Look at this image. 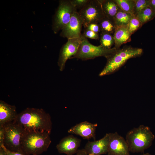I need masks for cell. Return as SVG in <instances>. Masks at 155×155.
<instances>
[{
    "label": "cell",
    "mask_w": 155,
    "mask_h": 155,
    "mask_svg": "<svg viewBox=\"0 0 155 155\" xmlns=\"http://www.w3.org/2000/svg\"><path fill=\"white\" fill-rule=\"evenodd\" d=\"M85 28L98 34V32H100L99 25L97 23H93L90 24Z\"/></svg>",
    "instance_id": "cell-27"
},
{
    "label": "cell",
    "mask_w": 155,
    "mask_h": 155,
    "mask_svg": "<svg viewBox=\"0 0 155 155\" xmlns=\"http://www.w3.org/2000/svg\"><path fill=\"white\" fill-rule=\"evenodd\" d=\"M83 35L86 38H88L92 39H98L99 37L98 34L91 30L85 29L83 34Z\"/></svg>",
    "instance_id": "cell-25"
},
{
    "label": "cell",
    "mask_w": 155,
    "mask_h": 155,
    "mask_svg": "<svg viewBox=\"0 0 155 155\" xmlns=\"http://www.w3.org/2000/svg\"><path fill=\"white\" fill-rule=\"evenodd\" d=\"M100 45L106 49L111 48L114 44V40L112 34L101 32L100 37Z\"/></svg>",
    "instance_id": "cell-22"
},
{
    "label": "cell",
    "mask_w": 155,
    "mask_h": 155,
    "mask_svg": "<svg viewBox=\"0 0 155 155\" xmlns=\"http://www.w3.org/2000/svg\"><path fill=\"white\" fill-rule=\"evenodd\" d=\"M105 17L113 20L121 9L115 0H99Z\"/></svg>",
    "instance_id": "cell-17"
},
{
    "label": "cell",
    "mask_w": 155,
    "mask_h": 155,
    "mask_svg": "<svg viewBox=\"0 0 155 155\" xmlns=\"http://www.w3.org/2000/svg\"><path fill=\"white\" fill-rule=\"evenodd\" d=\"M3 126L5 130L4 146L11 151L24 154L21 146L23 128L14 121Z\"/></svg>",
    "instance_id": "cell-6"
},
{
    "label": "cell",
    "mask_w": 155,
    "mask_h": 155,
    "mask_svg": "<svg viewBox=\"0 0 155 155\" xmlns=\"http://www.w3.org/2000/svg\"><path fill=\"white\" fill-rule=\"evenodd\" d=\"M142 49L125 46L122 49H117L106 59L105 66L99 74L100 76L108 75L117 71L130 59L141 56Z\"/></svg>",
    "instance_id": "cell-3"
},
{
    "label": "cell",
    "mask_w": 155,
    "mask_h": 155,
    "mask_svg": "<svg viewBox=\"0 0 155 155\" xmlns=\"http://www.w3.org/2000/svg\"><path fill=\"white\" fill-rule=\"evenodd\" d=\"M81 140L73 135H69L61 139L56 146L58 152L67 155H74L80 146Z\"/></svg>",
    "instance_id": "cell-12"
},
{
    "label": "cell",
    "mask_w": 155,
    "mask_h": 155,
    "mask_svg": "<svg viewBox=\"0 0 155 155\" xmlns=\"http://www.w3.org/2000/svg\"><path fill=\"white\" fill-rule=\"evenodd\" d=\"M98 125L87 121L80 122L71 127L68 131L69 133L79 135L84 139H95V132Z\"/></svg>",
    "instance_id": "cell-13"
},
{
    "label": "cell",
    "mask_w": 155,
    "mask_h": 155,
    "mask_svg": "<svg viewBox=\"0 0 155 155\" xmlns=\"http://www.w3.org/2000/svg\"><path fill=\"white\" fill-rule=\"evenodd\" d=\"M18 114L15 105L9 104L0 100V126H3L15 121Z\"/></svg>",
    "instance_id": "cell-15"
},
{
    "label": "cell",
    "mask_w": 155,
    "mask_h": 155,
    "mask_svg": "<svg viewBox=\"0 0 155 155\" xmlns=\"http://www.w3.org/2000/svg\"><path fill=\"white\" fill-rule=\"evenodd\" d=\"M140 155H151L150 154H149V153H146L144 154H143Z\"/></svg>",
    "instance_id": "cell-33"
},
{
    "label": "cell",
    "mask_w": 155,
    "mask_h": 155,
    "mask_svg": "<svg viewBox=\"0 0 155 155\" xmlns=\"http://www.w3.org/2000/svg\"><path fill=\"white\" fill-rule=\"evenodd\" d=\"M78 13L85 28L91 23L98 24L105 17L99 0H90Z\"/></svg>",
    "instance_id": "cell-8"
},
{
    "label": "cell",
    "mask_w": 155,
    "mask_h": 155,
    "mask_svg": "<svg viewBox=\"0 0 155 155\" xmlns=\"http://www.w3.org/2000/svg\"><path fill=\"white\" fill-rule=\"evenodd\" d=\"M154 137L150 128L142 125L128 131L125 140L130 152H140L152 145Z\"/></svg>",
    "instance_id": "cell-4"
},
{
    "label": "cell",
    "mask_w": 155,
    "mask_h": 155,
    "mask_svg": "<svg viewBox=\"0 0 155 155\" xmlns=\"http://www.w3.org/2000/svg\"><path fill=\"white\" fill-rule=\"evenodd\" d=\"M71 1L76 9L79 8L80 9L85 6L90 0H71Z\"/></svg>",
    "instance_id": "cell-26"
},
{
    "label": "cell",
    "mask_w": 155,
    "mask_h": 155,
    "mask_svg": "<svg viewBox=\"0 0 155 155\" xmlns=\"http://www.w3.org/2000/svg\"><path fill=\"white\" fill-rule=\"evenodd\" d=\"M126 140L117 132L110 133L108 155H130Z\"/></svg>",
    "instance_id": "cell-10"
},
{
    "label": "cell",
    "mask_w": 155,
    "mask_h": 155,
    "mask_svg": "<svg viewBox=\"0 0 155 155\" xmlns=\"http://www.w3.org/2000/svg\"><path fill=\"white\" fill-rule=\"evenodd\" d=\"M14 121L26 131H46L50 134L52 129L51 117L42 108H27L18 114Z\"/></svg>",
    "instance_id": "cell-1"
},
{
    "label": "cell",
    "mask_w": 155,
    "mask_h": 155,
    "mask_svg": "<svg viewBox=\"0 0 155 155\" xmlns=\"http://www.w3.org/2000/svg\"><path fill=\"white\" fill-rule=\"evenodd\" d=\"M50 134L46 131L24 130L21 140L23 153L38 155L46 151L51 143Z\"/></svg>",
    "instance_id": "cell-2"
},
{
    "label": "cell",
    "mask_w": 155,
    "mask_h": 155,
    "mask_svg": "<svg viewBox=\"0 0 155 155\" xmlns=\"http://www.w3.org/2000/svg\"><path fill=\"white\" fill-rule=\"evenodd\" d=\"M131 35L127 25L117 26L113 35L114 47L117 49H119L122 44L130 42Z\"/></svg>",
    "instance_id": "cell-16"
},
{
    "label": "cell",
    "mask_w": 155,
    "mask_h": 155,
    "mask_svg": "<svg viewBox=\"0 0 155 155\" xmlns=\"http://www.w3.org/2000/svg\"><path fill=\"white\" fill-rule=\"evenodd\" d=\"M120 9L133 15L135 0H115Z\"/></svg>",
    "instance_id": "cell-21"
},
{
    "label": "cell",
    "mask_w": 155,
    "mask_h": 155,
    "mask_svg": "<svg viewBox=\"0 0 155 155\" xmlns=\"http://www.w3.org/2000/svg\"><path fill=\"white\" fill-rule=\"evenodd\" d=\"M100 32L113 34L116 26L114 20L105 17L99 23Z\"/></svg>",
    "instance_id": "cell-19"
},
{
    "label": "cell",
    "mask_w": 155,
    "mask_h": 155,
    "mask_svg": "<svg viewBox=\"0 0 155 155\" xmlns=\"http://www.w3.org/2000/svg\"><path fill=\"white\" fill-rule=\"evenodd\" d=\"M110 133H106L101 139L94 141H88L84 149L88 155H101L107 154Z\"/></svg>",
    "instance_id": "cell-14"
},
{
    "label": "cell",
    "mask_w": 155,
    "mask_h": 155,
    "mask_svg": "<svg viewBox=\"0 0 155 155\" xmlns=\"http://www.w3.org/2000/svg\"><path fill=\"white\" fill-rule=\"evenodd\" d=\"M5 130L3 126H0V146L4 145Z\"/></svg>",
    "instance_id": "cell-28"
},
{
    "label": "cell",
    "mask_w": 155,
    "mask_h": 155,
    "mask_svg": "<svg viewBox=\"0 0 155 155\" xmlns=\"http://www.w3.org/2000/svg\"><path fill=\"white\" fill-rule=\"evenodd\" d=\"M133 15L135 16L141 10L148 6V0H135Z\"/></svg>",
    "instance_id": "cell-24"
},
{
    "label": "cell",
    "mask_w": 155,
    "mask_h": 155,
    "mask_svg": "<svg viewBox=\"0 0 155 155\" xmlns=\"http://www.w3.org/2000/svg\"><path fill=\"white\" fill-rule=\"evenodd\" d=\"M133 15L120 9L116 14L113 20L116 26L127 25Z\"/></svg>",
    "instance_id": "cell-20"
},
{
    "label": "cell",
    "mask_w": 155,
    "mask_h": 155,
    "mask_svg": "<svg viewBox=\"0 0 155 155\" xmlns=\"http://www.w3.org/2000/svg\"><path fill=\"white\" fill-rule=\"evenodd\" d=\"M74 155H88V154L84 148L79 149Z\"/></svg>",
    "instance_id": "cell-31"
},
{
    "label": "cell",
    "mask_w": 155,
    "mask_h": 155,
    "mask_svg": "<svg viewBox=\"0 0 155 155\" xmlns=\"http://www.w3.org/2000/svg\"><path fill=\"white\" fill-rule=\"evenodd\" d=\"M0 146H1L7 152L8 155H26L20 152L11 151L7 149L4 145Z\"/></svg>",
    "instance_id": "cell-29"
},
{
    "label": "cell",
    "mask_w": 155,
    "mask_h": 155,
    "mask_svg": "<svg viewBox=\"0 0 155 155\" xmlns=\"http://www.w3.org/2000/svg\"><path fill=\"white\" fill-rule=\"evenodd\" d=\"M142 26L140 21L136 16L133 15L127 25V27L129 32L132 34L140 28Z\"/></svg>",
    "instance_id": "cell-23"
},
{
    "label": "cell",
    "mask_w": 155,
    "mask_h": 155,
    "mask_svg": "<svg viewBox=\"0 0 155 155\" xmlns=\"http://www.w3.org/2000/svg\"><path fill=\"white\" fill-rule=\"evenodd\" d=\"M0 155H8L7 152L1 146H0Z\"/></svg>",
    "instance_id": "cell-32"
},
{
    "label": "cell",
    "mask_w": 155,
    "mask_h": 155,
    "mask_svg": "<svg viewBox=\"0 0 155 155\" xmlns=\"http://www.w3.org/2000/svg\"><path fill=\"white\" fill-rule=\"evenodd\" d=\"M81 37V40L78 50L71 59L75 58L86 60L99 57H104L106 58L116 49L114 47L108 49L101 45H94L91 44L82 34Z\"/></svg>",
    "instance_id": "cell-5"
},
{
    "label": "cell",
    "mask_w": 155,
    "mask_h": 155,
    "mask_svg": "<svg viewBox=\"0 0 155 155\" xmlns=\"http://www.w3.org/2000/svg\"><path fill=\"white\" fill-rule=\"evenodd\" d=\"M148 6L155 11V0H148Z\"/></svg>",
    "instance_id": "cell-30"
},
{
    "label": "cell",
    "mask_w": 155,
    "mask_h": 155,
    "mask_svg": "<svg viewBox=\"0 0 155 155\" xmlns=\"http://www.w3.org/2000/svg\"><path fill=\"white\" fill-rule=\"evenodd\" d=\"M83 22L78 12H75L68 23L61 30L60 35L68 39L80 37Z\"/></svg>",
    "instance_id": "cell-11"
},
{
    "label": "cell",
    "mask_w": 155,
    "mask_h": 155,
    "mask_svg": "<svg viewBox=\"0 0 155 155\" xmlns=\"http://www.w3.org/2000/svg\"><path fill=\"white\" fill-rule=\"evenodd\" d=\"M135 16L143 25L154 18L155 11L148 6L139 12Z\"/></svg>",
    "instance_id": "cell-18"
},
{
    "label": "cell",
    "mask_w": 155,
    "mask_h": 155,
    "mask_svg": "<svg viewBox=\"0 0 155 155\" xmlns=\"http://www.w3.org/2000/svg\"><path fill=\"white\" fill-rule=\"evenodd\" d=\"M76 11V9L71 0L60 1L53 22L52 28L54 33L57 34L61 30Z\"/></svg>",
    "instance_id": "cell-7"
},
{
    "label": "cell",
    "mask_w": 155,
    "mask_h": 155,
    "mask_svg": "<svg viewBox=\"0 0 155 155\" xmlns=\"http://www.w3.org/2000/svg\"><path fill=\"white\" fill-rule=\"evenodd\" d=\"M81 40V36L68 39L67 42L61 48L58 61V65L61 71L64 70L67 60L71 59L77 53Z\"/></svg>",
    "instance_id": "cell-9"
}]
</instances>
